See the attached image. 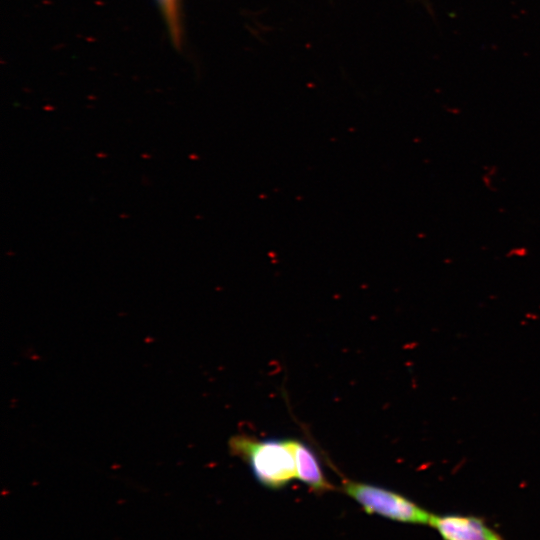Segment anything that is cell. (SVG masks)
I'll return each instance as SVG.
<instances>
[{"label": "cell", "instance_id": "1", "mask_svg": "<svg viewBox=\"0 0 540 540\" xmlns=\"http://www.w3.org/2000/svg\"><path fill=\"white\" fill-rule=\"evenodd\" d=\"M234 456L243 459L256 480L270 489H280L296 478L294 454L289 439H257L239 434L229 441Z\"/></svg>", "mask_w": 540, "mask_h": 540}, {"label": "cell", "instance_id": "2", "mask_svg": "<svg viewBox=\"0 0 540 540\" xmlns=\"http://www.w3.org/2000/svg\"><path fill=\"white\" fill-rule=\"evenodd\" d=\"M341 488L369 514H377L402 523L429 524L432 513L399 493L349 479L342 481Z\"/></svg>", "mask_w": 540, "mask_h": 540}, {"label": "cell", "instance_id": "3", "mask_svg": "<svg viewBox=\"0 0 540 540\" xmlns=\"http://www.w3.org/2000/svg\"><path fill=\"white\" fill-rule=\"evenodd\" d=\"M428 525L443 540H504L483 519L473 515L432 514Z\"/></svg>", "mask_w": 540, "mask_h": 540}, {"label": "cell", "instance_id": "4", "mask_svg": "<svg viewBox=\"0 0 540 540\" xmlns=\"http://www.w3.org/2000/svg\"><path fill=\"white\" fill-rule=\"evenodd\" d=\"M294 454L296 478L305 483L312 491L324 493L334 489L327 480L317 456L304 442L289 439Z\"/></svg>", "mask_w": 540, "mask_h": 540}, {"label": "cell", "instance_id": "5", "mask_svg": "<svg viewBox=\"0 0 540 540\" xmlns=\"http://www.w3.org/2000/svg\"><path fill=\"white\" fill-rule=\"evenodd\" d=\"M158 2L169 24L171 35L178 42L180 40V30L177 0H158Z\"/></svg>", "mask_w": 540, "mask_h": 540}]
</instances>
